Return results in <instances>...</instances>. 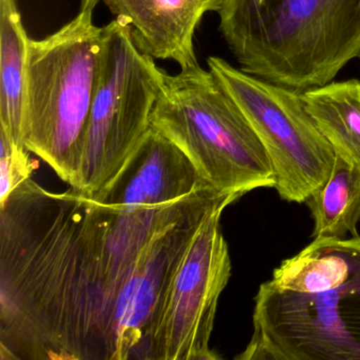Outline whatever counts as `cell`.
Masks as SVG:
<instances>
[{"label": "cell", "mask_w": 360, "mask_h": 360, "mask_svg": "<svg viewBox=\"0 0 360 360\" xmlns=\"http://www.w3.org/2000/svg\"><path fill=\"white\" fill-rule=\"evenodd\" d=\"M107 214L31 178L0 202V359H96Z\"/></svg>", "instance_id": "cell-1"}, {"label": "cell", "mask_w": 360, "mask_h": 360, "mask_svg": "<svg viewBox=\"0 0 360 360\" xmlns=\"http://www.w3.org/2000/svg\"><path fill=\"white\" fill-rule=\"evenodd\" d=\"M239 360L360 359V238H318L260 285Z\"/></svg>", "instance_id": "cell-2"}, {"label": "cell", "mask_w": 360, "mask_h": 360, "mask_svg": "<svg viewBox=\"0 0 360 360\" xmlns=\"http://www.w3.org/2000/svg\"><path fill=\"white\" fill-rule=\"evenodd\" d=\"M218 13L243 72L300 94L360 56V0H225Z\"/></svg>", "instance_id": "cell-3"}, {"label": "cell", "mask_w": 360, "mask_h": 360, "mask_svg": "<svg viewBox=\"0 0 360 360\" xmlns=\"http://www.w3.org/2000/svg\"><path fill=\"white\" fill-rule=\"evenodd\" d=\"M94 9L27 48L22 142L70 188L81 183L84 144L104 50Z\"/></svg>", "instance_id": "cell-4"}, {"label": "cell", "mask_w": 360, "mask_h": 360, "mask_svg": "<svg viewBox=\"0 0 360 360\" xmlns=\"http://www.w3.org/2000/svg\"><path fill=\"white\" fill-rule=\"evenodd\" d=\"M150 125L220 193L242 197L275 187L266 149L210 71L199 66L176 75L165 72Z\"/></svg>", "instance_id": "cell-5"}, {"label": "cell", "mask_w": 360, "mask_h": 360, "mask_svg": "<svg viewBox=\"0 0 360 360\" xmlns=\"http://www.w3.org/2000/svg\"><path fill=\"white\" fill-rule=\"evenodd\" d=\"M104 50L77 193L94 199L119 174L149 128L165 71L141 52L127 25L104 27Z\"/></svg>", "instance_id": "cell-6"}, {"label": "cell", "mask_w": 360, "mask_h": 360, "mask_svg": "<svg viewBox=\"0 0 360 360\" xmlns=\"http://www.w3.org/2000/svg\"><path fill=\"white\" fill-rule=\"evenodd\" d=\"M208 68L266 149L284 201L305 203L334 167V148L318 129L300 92L274 85L210 56Z\"/></svg>", "instance_id": "cell-7"}, {"label": "cell", "mask_w": 360, "mask_h": 360, "mask_svg": "<svg viewBox=\"0 0 360 360\" xmlns=\"http://www.w3.org/2000/svg\"><path fill=\"white\" fill-rule=\"evenodd\" d=\"M231 200L212 207L191 238L164 299L151 360H216L210 342L219 298L231 274L220 220Z\"/></svg>", "instance_id": "cell-8"}, {"label": "cell", "mask_w": 360, "mask_h": 360, "mask_svg": "<svg viewBox=\"0 0 360 360\" xmlns=\"http://www.w3.org/2000/svg\"><path fill=\"white\" fill-rule=\"evenodd\" d=\"M239 195L210 191L143 248L117 292L105 339V359L151 360L153 341L174 271L207 212Z\"/></svg>", "instance_id": "cell-9"}, {"label": "cell", "mask_w": 360, "mask_h": 360, "mask_svg": "<svg viewBox=\"0 0 360 360\" xmlns=\"http://www.w3.org/2000/svg\"><path fill=\"white\" fill-rule=\"evenodd\" d=\"M206 188L214 187L183 151L150 127L119 174L92 200L115 207H157Z\"/></svg>", "instance_id": "cell-10"}, {"label": "cell", "mask_w": 360, "mask_h": 360, "mask_svg": "<svg viewBox=\"0 0 360 360\" xmlns=\"http://www.w3.org/2000/svg\"><path fill=\"white\" fill-rule=\"evenodd\" d=\"M127 25L138 49L153 60H170L181 70L199 67L195 30L207 12H219L225 0H101Z\"/></svg>", "instance_id": "cell-11"}, {"label": "cell", "mask_w": 360, "mask_h": 360, "mask_svg": "<svg viewBox=\"0 0 360 360\" xmlns=\"http://www.w3.org/2000/svg\"><path fill=\"white\" fill-rule=\"evenodd\" d=\"M28 41L15 0H0V132L20 146Z\"/></svg>", "instance_id": "cell-12"}, {"label": "cell", "mask_w": 360, "mask_h": 360, "mask_svg": "<svg viewBox=\"0 0 360 360\" xmlns=\"http://www.w3.org/2000/svg\"><path fill=\"white\" fill-rule=\"evenodd\" d=\"M301 98L335 153L360 166V81H333L302 92Z\"/></svg>", "instance_id": "cell-13"}, {"label": "cell", "mask_w": 360, "mask_h": 360, "mask_svg": "<svg viewBox=\"0 0 360 360\" xmlns=\"http://www.w3.org/2000/svg\"><path fill=\"white\" fill-rule=\"evenodd\" d=\"M314 220V239L360 238V166L336 155L328 180L305 201Z\"/></svg>", "instance_id": "cell-14"}, {"label": "cell", "mask_w": 360, "mask_h": 360, "mask_svg": "<svg viewBox=\"0 0 360 360\" xmlns=\"http://www.w3.org/2000/svg\"><path fill=\"white\" fill-rule=\"evenodd\" d=\"M0 202L4 201L16 187L30 179L33 164L30 151L14 144L0 132Z\"/></svg>", "instance_id": "cell-15"}, {"label": "cell", "mask_w": 360, "mask_h": 360, "mask_svg": "<svg viewBox=\"0 0 360 360\" xmlns=\"http://www.w3.org/2000/svg\"><path fill=\"white\" fill-rule=\"evenodd\" d=\"M101 0H82V9H94Z\"/></svg>", "instance_id": "cell-16"}, {"label": "cell", "mask_w": 360, "mask_h": 360, "mask_svg": "<svg viewBox=\"0 0 360 360\" xmlns=\"http://www.w3.org/2000/svg\"><path fill=\"white\" fill-rule=\"evenodd\" d=\"M259 3H263V1H264V0H258Z\"/></svg>", "instance_id": "cell-17"}, {"label": "cell", "mask_w": 360, "mask_h": 360, "mask_svg": "<svg viewBox=\"0 0 360 360\" xmlns=\"http://www.w3.org/2000/svg\"><path fill=\"white\" fill-rule=\"evenodd\" d=\"M359 58H360V56H359Z\"/></svg>", "instance_id": "cell-18"}]
</instances>
